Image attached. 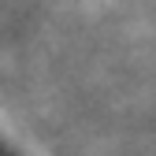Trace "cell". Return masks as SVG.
<instances>
[{"mask_svg": "<svg viewBox=\"0 0 156 156\" xmlns=\"http://www.w3.org/2000/svg\"><path fill=\"white\" fill-rule=\"evenodd\" d=\"M0 156H15V152H11V149H8L4 141H0Z\"/></svg>", "mask_w": 156, "mask_h": 156, "instance_id": "1", "label": "cell"}]
</instances>
